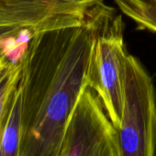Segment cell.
<instances>
[{
	"mask_svg": "<svg viewBox=\"0 0 156 156\" xmlns=\"http://www.w3.org/2000/svg\"><path fill=\"white\" fill-rule=\"evenodd\" d=\"M21 103L22 90L20 81L0 119V156H20Z\"/></svg>",
	"mask_w": 156,
	"mask_h": 156,
	"instance_id": "6",
	"label": "cell"
},
{
	"mask_svg": "<svg viewBox=\"0 0 156 156\" xmlns=\"http://www.w3.org/2000/svg\"><path fill=\"white\" fill-rule=\"evenodd\" d=\"M120 11L139 29L156 32V0H114Z\"/></svg>",
	"mask_w": 156,
	"mask_h": 156,
	"instance_id": "8",
	"label": "cell"
},
{
	"mask_svg": "<svg viewBox=\"0 0 156 156\" xmlns=\"http://www.w3.org/2000/svg\"><path fill=\"white\" fill-rule=\"evenodd\" d=\"M80 26L35 33L22 59L20 156H59L87 85L95 33L107 10Z\"/></svg>",
	"mask_w": 156,
	"mask_h": 156,
	"instance_id": "1",
	"label": "cell"
},
{
	"mask_svg": "<svg viewBox=\"0 0 156 156\" xmlns=\"http://www.w3.org/2000/svg\"><path fill=\"white\" fill-rule=\"evenodd\" d=\"M34 34L29 29L0 26V58L7 57L13 62H21Z\"/></svg>",
	"mask_w": 156,
	"mask_h": 156,
	"instance_id": "7",
	"label": "cell"
},
{
	"mask_svg": "<svg viewBox=\"0 0 156 156\" xmlns=\"http://www.w3.org/2000/svg\"><path fill=\"white\" fill-rule=\"evenodd\" d=\"M22 72V61L20 62H10L0 73V119L5 108L17 89Z\"/></svg>",
	"mask_w": 156,
	"mask_h": 156,
	"instance_id": "9",
	"label": "cell"
},
{
	"mask_svg": "<svg viewBox=\"0 0 156 156\" xmlns=\"http://www.w3.org/2000/svg\"><path fill=\"white\" fill-rule=\"evenodd\" d=\"M128 58L122 19L108 8L95 33L87 85L100 98L116 129L122 119Z\"/></svg>",
	"mask_w": 156,
	"mask_h": 156,
	"instance_id": "2",
	"label": "cell"
},
{
	"mask_svg": "<svg viewBox=\"0 0 156 156\" xmlns=\"http://www.w3.org/2000/svg\"><path fill=\"white\" fill-rule=\"evenodd\" d=\"M104 7L103 0H0V26L34 33L80 26Z\"/></svg>",
	"mask_w": 156,
	"mask_h": 156,
	"instance_id": "5",
	"label": "cell"
},
{
	"mask_svg": "<svg viewBox=\"0 0 156 156\" xmlns=\"http://www.w3.org/2000/svg\"><path fill=\"white\" fill-rule=\"evenodd\" d=\"M59 156H121L117 129L88 86L69 120Z\"/></svg>",
	"mask_w": 156,
	"mask_h": 156,
	"instance_id": "4",
	"label": "cell"
},
{
	"mask_svg": "<svg viewBox=\"0 0 156 156\" xmlns=\"http://www.w3.org/2000/svg\"><path fill=\"white\" fill-rule=\"evenodd\" d=\"M10 62L9 59H8L7 57L4 58H0V73L3 72V70L6 68V66Z\"/></svg>",
	"mask_w": 156,
	"mask_h": 156,
	"instance_id": "10",
	"label": "cell"
},
{
	"mask_svg": "<svg viewBox=\"0 0 156 156\" xmlns=\"http://www.w3.org/2000/svg\"><path fill=\"white\" fill-rule=\"evenodd\" d=\"M121 156H155L156 92L142 63L129 55L122 119L117 129Z\"/></svg>",
	"mask_w": 156,
	"mask_h": 156,
	"instance_id": "3",
	"label": "cell"
}]
</instances>
